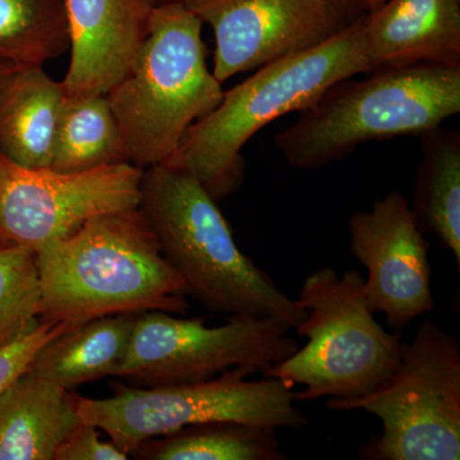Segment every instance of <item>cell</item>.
I'll list each match as a JSON object with an SVG mask.
<instances>
[{
  "label": "cell",
  "instance_id": "obj_14",
  "mask_svg": "<svg viewBox=\"0 0 460 460\" xmlns=\"http://www.w3.org/2000/svg\"><path fill=\"white\" fill-rule=\"evenodd\" d=\"M372 71L417 63L460 66V0H389L363 16Z\"/></svg>",
  "mask_w": 460,
  "mask_h": 460
},
{
  "label": "cell",
  "instance_id": "obj_8",
  "mask_svg": "<svg viewBox=\"0 0 460 460\" xmlns=\"http://www.w3.org/2000/svg\"><path fill=\"white\" fill-rule=\"evenodd\" d=\"M252 367H235L202 383L140 387L113 386V395L93 399L75 395L78 416L105 432L131 456L150 438L190 426L234 420L272 429H302L304 411L293 387L279 378L248 380Z\"/></svg>",
  "mask_w": 460,
  "mask_h": 460
},
{
  "label": "cell",
  "instance_id": "obj_13",
  "mask_svg": "<svg viewBox=\"0 0 460 460\" xmlns=\"http://www.w3.org/2000/svg\"><path fill=\"white\" fill-rule=\"evenodd\" d=\"M69 31L66 96L102 95L131 69L148 33L147 0H65Z\"/></svg>",
  "mask_w": 460,
  "mask_h": 460
},
{
  "label": "cell",
  "instance_id": "obj_22",
  "mask_svg": "<svg viewBox=\"0 0 460 460\" xmlns=\"http://www.w3.org/2000/svg\"><path fill=\"white\" fill-rule=\"evenodd\" d=\"M40 275L36 253L0 246V347L22 337L40 321Z\"/></svg>",
  "mask_w": 460,
  "mask_h": 460
},
{
  "label": "cell",
  "instance_id": "obj_1",
  "mask_svg": "<svg viewBox=\"0 0 460 460\" xmlns=\"http://www.w3.org/2000/svg\"><path fill=\"white\" fill-rule=\"evenodd\" d=\"M40 320L75 326L113 314H186V284L140 208L93 217L38 253Z\"/></svg>",
  "mask_w": 460,
  "mask_h": 460
},
{
  "label": "cell",
  "instance_id": "obj_24",
  "mask_svg": "<svg viewBox=\"0 0 460 460\" xmlns=\"http://www.w3.org/2000/svg\"><path fill=\"white\" fill-rule=\"evenodd\" d=\"M113 441L102 440L100 429L81 420L58 447L54 460H127Z\"/></svg>",
  "mask_w": 460,
  "mask_h": 460
},
{
  "label": "cell",
  "instance_id": "obj_17",
  "mask_svg": "<svg viewBox=\"0 0 460 460\" xmlns=\"http://www.w3.org/2000/svg\"><path fill=\"white\" fill-rule=\"evenodd\" d=\"M136 317L113 314L72 326L39 350L29 370L69 392L117 377L128 354Z\"/></svg>",
  "mask_w": 460,
  "mask_h": 460
},
{
  "label": "cell",
  "instance_id": "obj_7",
  "mask_svg": "<svg viewBox=\"0 0 460 460\" xmlns=\"http://www.w3.org/2000/svg\"><path fill=\"white\" fill-rule=\"evenodd\" d=\"M334 411H365L383 431L359 445L363 460L460 459V345L434 321L402 343L398 370L359 398L329 399Z\"/></svg>",
  "mask_w": 460,
  "mask_h": 460
},
{
  "label": "cell",
  "instance_id": "obj_21",
  "mask_svg": "<svg viewBox=\"0 0 460 460\" xmlns=\"http://www.w3.org/2000/svg\"><path fill=\"white\" fill-rule=\"evenodd\" d=\"M68 50L65 0H0V65L44 66Z\"/></svg>",
  "mask_w": 460,
  "mask_h": 460
},
{
  "label": "cell",
  "instance_id": "obj_19",
  "mask_svg": "<svg viewBox=\"0 0 460 460\" xmlns=\"http://www.w3.org/2000/svg\"><path fill=\"white\" fill-rule=\"evenodd\" d=\"M148 460H286L278 429L234 420L199 423L150 438L131 454Z\"/></svg>",
  "mask_w": 460,
  "mask_h": 460
},
{
  "label": "cell",
  "instance_id": "obj_15",
  "mask_svg": "<svg viewBox=\"0 0 460 460\" xmlns=\"http://www.w3.org/2000/svg\"><path fill=\"white\" fill-rule=\"evenodd\" d=\"M66 96L42 66H12L0 80V153L26 168H50Z\"/></svg>",
  "mask_w": 460,
  "mask_h": 460
},
{
  "label": "cell",
  "instance_id": "obj_28",
  "mask_svg": "<svg viewBox=\"0 0 460 460\" xmlns=\"http://www.w3.org/2000/svg\"><path fill=\"white\" fill-rule=\"evenodd\" d=\"M13 66H8V65H0V80H2L3 75L7 74L9 69L12 68Z\"/></svg>",
  "mask_w": 460,
  "mask_h": 460
},
{
  "label": "cell",
  "instance_id": "obj_18",
  "mask_svg": "<svg viewBox=\"0 0 460 460\" xmlns=\"http://www.w3.org/2000/svg\"><path fill=\"white\" fill-rule=\"evenodd\" d=\"M410 208L423 234L453 253L460 270V133L443 126L423 133Z\"/></svg>",
  "mask_w": 460,
  "mask_h": 460
},
{
  "label": "cell",
  "instance_id": "obj_27",
  "mask_svg": "<svg viewBox=\"0 0 460 460\" xmlns=\"http://www.w3.org/2000/svg\"><path fill=\"white\" fill-rule=\"evenodd\" d=\"M153 7H157V5H164V4H172V3H186L189 0H147Z\"/></svg>",
  "mask_w": 460,
  "mask_h": 460
},
{
  "label": "cell",
  "instance_id": "obj_2",
  "mask_svg": "<svg viewBox=\"0 0 460 460\" xmlns=\"http://www.w3.org/2000/svg\"><path fill=\"white\" fill-rule=\"evenodd\" d=\"M138 208L189 296L206 310L279 320L290 329L304 323L305 308L239 250L217 199L190 172L145 169Z\"/></svg>",
  "mask_w": 460,
  "mask_h": 460
},
{
  "label": "cell",
  "instance_id": "obj_12",
  "mask_svg": "<svg viewBox=\"0 0 460 460\" xmlns=\"http://www.w3.org/2000/svg\"><path fill=\"white\" fill-rule=\"evenodd\" d=\"M350 252L367 269L366 298L387 328L402 332L435 307L429 242L420 232L410 199L398 190L375 199L371 210L349 219Z\"/></svg>",
  "mask_w": 460,
  "mask_h": 460
},
{
  "label": "cell",
  "instance_id": "obj_10",
  "mask_svg": "<svg viewBox=\"0 0 460 460\" xmlns=\"http://www.w3.org/2000/svg\"><path fill=\"white\" fill-rule=\"evenodd\" d=\"M144 172L131 163L75 172L26 168L0 153V246L38 253L93 217L137 208Z\"/></svg>",
  "mask_w": 460,
  "mask_h": 460
},
{
  "label": "cell",
  "instance_id": "obj_25",
  "mask_svg": "<svg viewBox=\"0 0 460 460\" xmlns=\"http://www.w3.org/2000/svg\"><path fill=\"white\" fill-rule=\"evenodd\" d=\"M328 2L334 5L341 13H343L349 22H353L357 18L361 17L357 14V11L359 9L358 0H328Z\"/></svg>",
  "mask_w": 460,
  "mask_h": 460
},
{
  "label": "cell",
  "instance_id": "obj_4",
  "mask_svg": "<svg viewBox=\"0 0 460 460\" xmlns=\"http://www.w3.org/2000/svg\"><path fill=\"white\" fill-rule=\"evenodd\" d=\"M370 74L332 84L292 127L275 135L289 165L321 168L366 142L423 135L460 111V66L417 63Z\"/></svg>",
  "mask_w": 460,
  "mask_h": 460
},
{
  "label": "cell",
  "instance_id": "obj_9",
  "mask_svg": "<svg viewBox=\"0 0 460 460\" xmlns=\"http://www.w3.org/2000/svg\"><path fill=\"white\" fill-rule=\"evenodd\" d=\"M279 320L230 316L208 328L202 319H178L164 311L138 314L131 345L117 377L132 386L202 383L235 367L262 374L298 350Z\"/></svg>",
  "mask_w": 460,
  "mask_h": 460
},
{
  "label": "cell",
  "instance_id": "obj_6",
  "mask_svg": "<svg viewBox=\"0 0 460 460\" xmlns=\"http://www.w3.org/2000/svg\"><path fill=\"white\" fill-rule=\"evenodd\" d=\"M307 317L296 330L307 344L263 372L289 386L302 385L296 402L353 399L384 385L401 363L402 332L375 320L358 270L311 272L299 290Z\"/></svg>",
  "mask_w": 460,
  "mask_h": 460
},
{
  "label": "cell",
  "instance_id": "obj_5",
  "mask_svg": "<svg viewBox=\"0 0 460 460\" xmlns=\"http://www.w3.org/2000/svg\"><path fill=\"white\" fill-rule=\"evenodd\" d=\"M202 25L183 3L154 7L131 69L108 91L128 163L144 171L164 164L190 127L222 102Z\"/></svg>",
  "mask_w": 460,
  "mask_h": 460
},
{
  "label": "cell",
  "instance_id": "obj_26",
  "mask_svg": "<svg viewBox=\"0 0 460 460\" xmlns=\"http://www.w3.org/2000/svg\"><path fill=\"white\" fill-rule=\"evenodd\" d=\"M385 2L386 0H358V7L359 9H363V11H367L368 13H371V12L376 11L377 8H380Z\"/></svg>",
  "mask_w": 460,
  "mask_h": 460
},
{
  "label": "cell",
  "instance_id": "obj_11",
  "mask_svg": "<svg viewBox=\"0 0 460 460\" xmlns=\"http://www.w3.org/2000/svg\"><path fill=\"white\" fill-rule=\"evenodd\" d=\"M184 4L213 29L211 72L220 84L314 49L350 23L328 0H189Z\"/></svg>",
  "mask_w": 460,
  "mask_h": 460
},
{
  "label": "cell",
  "instance_id": "obj_23",
  "mask_svg": "<svg viewBox=\"0 0 460 460\" xmlns=\"http://www.w3.org/2000/svg\"><path fill=\"white\" fill-rule=\"evenodd\" d=\"M72 328L68 323L40 320L30 332L12 343L0 347V396L18 377L29 371L39 350L60 332Z\"/></svg>",
  "mask_w": 460,
  "mask_h": 460
},
{
  "label": "cell",
  "instance_id": "obj_3",
  "mask_svg": "<svg viewBox=\"0 0 460 460\" xmlns=\"http://www.w3.org/2000/svg\"><path fill=\"white\" fill-rule=\"evenodd\" d=\"M363 16L314 49L261 66L224 91L220 104L193 123L164 163L190 172L220 201L242 186V148L260 129L292 111L313 107L332 84L370 74Z\"/></svg>",
  "mask_w": 460,
  "mask_h": 460
},
{
  "label": "cell",
  "instance_id": "obj_20",
  "mask_svg": "<svg viewBox=\"0 0 460 460\" xmlns=\"http://www.w3.org/2000/svg\"><path fill=\"white\" fill-rule=\"evenodd\" d=\"M120 163H128V156L107 93L66 96L50 168L75 172Z\"/></svg>",
  "mask_w": 460,
  "mask_h": 460
},
{
  "label": "cell",
  "instance_id": "obj_16",
  "mask_svg": "<svg viewBox=\"0 0 460 460\" xmlns=\"http://www.w3.org/2000/svg\"><path fill=\"white\" fill-rule=\"evenodd\" d=\"M80 422L75 394L26 371L0 396V460H54Z\"/></svg>",
  "mask_w": 460,
  "mask_h": 460
}]
</instances>
